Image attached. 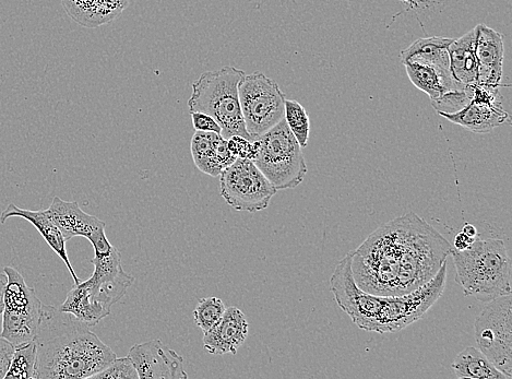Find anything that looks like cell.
I'll return each mask as SVG.
<instances>
[{"label": "cell", "instance_id": "27", "mask_svg": "<svg viewBox=\"0 0 512 379\" xmlns=\"http://www.w3.org/2000/svg\"><path fill=\"white\" fill-rule=\"evenodd\" d=\"M475 86H461L443 94L437 100L431 101L438 113H456L468 105L474 96Z\"/></svg>", "mask_w": 512, "mask_h": 379}, {"label": "cell", "instance_id": "25", "mask_svg": "<svg viewBox=\"0 0 512 379\" xmlns=\"http://www.w3.org/2000/svg\"><path fill=\"white\" fill-rule=\"evenodd\" d=\"M284 120L302 148L308 145L311 121L303 106L294 100H285Z\"/></svg>", "mask_w": 512, "mask_h": 379}, {"label": "cell", "instance_id": "13", "mask_svg": "<svg viewBox=\"0 0 512 379\" xmlns=\"http://www.w3.org/2000/svg\"><path fill=\"white\" fill-rule=\"evenodd\" d=\"M128 358L133 362L140 379L188 378L182 355L164 345L160 339L133 346Z\"/></svg>", "mask_w": 512, "mask_h": 379}, {"label": "cell", "instance_id": "3", "mask_svg": "<svg viewBox=\"0 0 512 379\" xmlns=\"http://www.w3.org/2000/svg\"><path fill=\"white\" fill-rule=\"evenodd\" d=\"M33 341L37 346L34 379L92 378L117 358L87 324L51 305H43Z\"/></svg>", "mask_w": 512, "mask_h": 379}, {"label": "cell", "instance_id": "14", "mask_svg": "<svg viewBox=\"0 0 512 379\" xmlns=\"http://www.w3.org/2000/svg\"><path fill=\"white\" fill-rule=\"evenodd\" d=\"M476 31V57L479 62L478 85L498 89L503 78L505 58L504 37L502 33L479 25Z\"/></svg>", "mask_w": 512, "mask_h": 379}, {"label": "cell", "instance_id": "8", "mask_svg": "<svg viewBox=\"0 0 512 379\" xmlns=\"http://www.w3.org/2000/svg\"><path fill=\"white\" fill-rule=\"evenodd\" d=\"M475 341L478 349L508 379L512 378V299L511 294L488 302L476 318Z\"/></svg>", "mask_w": 512, "mask_h": 379}, {"label": "cell", "instance_id": "30", "mask_svg": "<svg viewBox=\"0 0 512 379\" xmlns=\"http://www.w3.org/2000/svg\"><path fill=\"white\" fill-rule=\"evenodd\" d=\"M193 126L196 132L222 133V128L214 118L206 113L192 112Z\"/></svg>", "mask_w": 512, "mask_h": 379}, {"label": "cell", "instance_id": "7", "mask_svg": "<svg viewBox=\"0 0 512 379\" xmlns=\"http://www.w3.org/2000/svg\"><path fill=\"white\" fill-rule=\"evenodd\" d=\"M238 97L247 132L253 140L284 118L285 94L276 81L259 71L243 76L238 84Z\"/></svg>", "mask_w": 512, "mask_h": 379}, {"label": "cell", "instance_id": "23", "mask_svg": "<svg viewBox=\"0 0 512 379\" xmlns=\"http://www.w3.org/2000/svg\"><path fill=\"white\" fill-rule=\"evenodd\" d=\"M42 313H18L4 311L0 337L18 347L34 340L41 323Z\"/></svg>", "mask_w": 512, "mask_h": 379}, {"label": "cell", "instance_id": "17", "mask_svg": "<svg viewBox=\"0 0 512 379\" xmlns=\"http://www.w3.org/2000/svg\"><path fill=\"white\" fill-rule=\"evenodd\" d=\"M10 218H22L29 221L35 229H37L43 236V239L50 245L52 250L63 260L68 268L71 277H73L75 284L81 282L76 275V271L71 265L66 248V241L61 230L58 229L55 222L49 215L47 210H28L18 208L15 204H10L0 215V223L5 224Z\"/></svg>", "mask_w": 512, "mask_h": 379}, {"label": "cell", "instance_id": "12", "mask_svg": "<svg viewBox=\"0 0 512 379\" xmlns=\"http://www.w3.org/2000/svg\"><path fill=\"white\" fill-rule=\"evenodd\" d=\"M451 123L475 134L492 133L510 121V115L499 101L498 89L476 85L471 102L456 113H438Z\"/></svg>", "mask_w": 512, "mask_h": 379}, {"label": "cell", "instance_id": "6", "mask_svg": "<svg viewBox=\"0 0 512 379\" xmlns=\"http://www.w3.org/2000/svg\"><path fill=\"white\" fill-rule=\"evenodd\" d=\"M254 140L258 151L253 162L277 191L294 189L303 183L308 171L303 148L284 118Z\"/></svg>", "mask_w": 512, "mask_h": 379}, {"label": "cell", "instance_id": "22", "mask_svg": "<svg viewBox=\"0 0 512 379\" xmlns=\"http://www.w3.org/2000/svg\"><path fill=\"white\" fill-rule=\"evenodd\" d=\"M454 40L438 37L416 40L408 49L402 51L401 61H421L451 70L449 46Z\"/></svg>", "mask_w": 512, "mask_h": 379}, {"label": "cell", "instance_id": "20", "mask_svg": "<svg viewBox=\"0 0 512 379\" xmlns=\"http://www.w3.org/2000/svg\"><path fill=\"white\" fill-rule=\"evenodd\" d=\"M7 282L4 290V311L18 313H42L43 304L35 290L28 286L20 272L5 267Z\"/></svg>", "mask_w": 512, "mask_h": 379}, {"label": "cell", "instance_id": "28", "mask_svg": "<svg viewBox=\"0 0 512 379\" xmlns=\"http://www.w3.org/2000/svg\"><path fill=\"white\" fill-rule=\"evenodd\" d=\"M92 378L95 379H138V373L135 366L130 359L127 358H116L109 365L105 366L104 369L95 374Z\"/></svg>", "mask_w": 512, "mask_h": 379}, {"label": "cell", "instance_id": "32", "mask_svg": "<svg viewBox=\"0 0 512 379\" xmlns=\"http://www.w3.org/2000/svg\"><path fill=\"white\" fill-rule=\"evenodd\" d=\"M475 241V239L469 238L467 234L460 232L457 234L454 247L457 251H464Z\"/></svg>", "mask_w": 512, "mask_h": 379}, {"label": "cell", "instance_id": "33", "mask_svg": "<svg viewBox=\"0 0 512 379\" xmlns=\"http://www.w3.org/2000/svg\"><path fill=\"white\" fill-rule=\"evenodd\" d=\"M7 282V276L5 272H0V319L4 312V290Z\"/></svg>", "mask_w": 512, "mask_h": 379}, {"label": "cell", "instance_id": "24", "mask_svg": "<svg viewBox=\"0 0 512 379\" xmlns=\"http://www.w3.org/2000/svg\"><path fill=\"white\" fill-rule=\"evenodd\" d=\"M35 363H37V346H35V342L23 343V345L15 347L5 378H34Z\"/></svg>", "mask_w": 512, "mask_h": 379}, {"label": "cell", "instance_id": "18", "mask_svg": "<svg viewBox=\"0 0 512 379\" xmlns=\"http://www.w3.org/2000/svg\"><path fill=\"white\" fill-rule=\"evenodd\" d=\"M407 69L412 84L425 92L431 101L442 97L444 93L466 86L460 84L451 74V70L439 68L421 61L402 62Z\"/></svg>", "mask_w": 512, "mask_h": 379}, {"label": "cell", "instance_id": "31", "mask_svg": "<svg viewBox=\"0 0 512 379\" xmlns=\"http://www.w3.org/2000/svg\"><path fill=\"white\" fill-rule=\"evenodd\" d=\"M14 350V346L9 341L0 337V379H4L7 374Z\"/></svg>", "mask_w": 512, "mask_h": 379}, {"label": "cell", "instance_id": "21", "mask_svg": "<svg viewBox=\"0 0 512 379\" xmlns=\"http://www.w3.org/2000/svg\"><path fill=\"white\" fill-rule=\"evenodd\" d=\"M451 367L460 379H508L479 349L474 347L461 351Z\"/></svg>", "mask_w": 512, "mask_h": 379}, {"label": "cell", "instance_id": "5", "mask_svg": "<svg viewBox=\"0 0 512 379\" xmlns=\"http://www.w3.org/2000/svg\"><path fill=\"white\" fill-rule=\"evenodd\" d=\"M244 75L241 69L224 66L202 74L192 86L193 93L188 100L190 113L212 116L221 126L224 139L242 136L253 140L247 132L238 97V84Z\"/></svg>", "mask_w": 512, "mask_h": 379}, {"label": "cell", "instance_id": "11", "mask_svg": "<svg viewBox=\"0 0 512 379\" xmlns=\"http://www.w3.org/2000/svg\"><path fill=\"white\" fill-rule=\"evenodd\" d=\"M50 217L61 230L66 242L81 236L90 241L94 254L110 252L114 247L105 234L106 223L83 211L77 201L54 197L49 209Z\"/></svg>", "mask_w": 512, "mask_h": 379}, {"label": "cell", "instance_id": "29", "mask_svg": "<svg viewBox=\"0 0 512 379\" xmlns=\"http://www.w3.org/2000/svg\"><path fill=\"white\" fill-rule=\"evenodd\" d=\"M228 140V147L236 158L254 161L258 146L256 140H249L242 136H232Z\"/></svg>", "mask_w": 512, "mask_h": 379}, {"label": "cell", "instance_id": "16", "mask_svg": "<svg viewBox=\"0 0 512 379\" xmlns=\"http://www.w3.org/2000/svg\"><path fill=\"white\" fill-rule=\"evenodd\" d=\"M190 151L197 169L212 177H219L237 159L228 147V140L216 133L196 132Z\"/></svg>", "mask_w": 512, "mask_h": 379}, {"label": "cell", "instance_id": "2", "mask_svg": "<svg viewBox=\"0 0 512 379\" xmlns=\"http://www.w3.org/2000/svg\"><path fill=\"white\" fill-rule=\"evenodd\" d=\"M447 281V262L436 276L419 289L401 296H380L357 286L348 253L333 271L330 290L340 309L352 322L371 333H397L420 319L443 295Z\"/></svg>", "mask_w": 512, "mask_h": 379}, {"label": "cell", "instance_id": "1", "mask_svg": "<svg viewBox=\"0 0 512 379\" xmlns=\"http://www.w3.org/2000/svg\"><path fill=\"white\" fill-rule=\"evenodd\" d=\"M451 250L430 223L409 212L380 225L350 252L353 277L367 293L406 295L431 281Z\"/></svg>", "mask_w": 512, "mask_h": 379}, {"label": "cell", "instance_id": "15", "mask_svg": "<svg viewBox=\"0 0 512 379\" xmlns=\"http://www.w3.org/2000/svg\"><path fill=\"white\" fill-rule=\"evenodd\" d=\"M249 324L245 314L237 307L226 309L221 321L208 333L202 342L205 349L213 355H235L247 339Z\"/></svg>", "mask_w": 512, "mask_h": 379}, {"label": "cell", "instance_id": "19", "mask_svg": "<svg viewBox=\"0 0 512 379\" xmlns=\"http://www.w3.org/2000/svg\"><path fill=\"white\" fill-rule=\"evenodd\" d=\"M451 74L462 85L476 86L479 79V62L476 57L475 28L449 46Z\"/></svg>", "mask_w": 512, "mask_h": 379}, {"label": "cell", "instance_id": "9", "mask_svg": "<svg viewBox=\"0 0 512 379\" xmlns=\"http://www.w3.org/2000/svg\"><path fill=\"white\" fill-rule=\"evenodd\" d=\"M135 278L126 274L115 279H95L75 284L65 302L58 307L62 312L73 314L89 327L97 326L111 314L114 304L123 299L133 286Z\"/></svg>", "mask_w": 512, "mask_h": 379}, {"label": "cell", "instance_id": "4", "mask_svg": "<svg viewBox=\"0 0 512 379\" xmlns=\"http://www.w3.org/2000/svg\"><path fill=\"white\" fill-rule=\"evenodd\" d=\"M450 255L464 295L490 302L511 294V259L503 240L475 239L467 250L452 248Z\"/></svg>", "mask_w": 512, "mask_h": 379}, {"label": "cell", "instance_id": "10", "mask_svg": "<svg viewBox=\"0 0 512 379\" xmlns=\"http://www.w3.org/2000/svg\"><path fill=\"white\" fill-rule=\"evenodd\" d=\"M219 177L221 196L237 211H263L278 192L256 164L247 159L237 158Z\"/></svg>", "mask_w": 512, "mask_h": 379}, {"label": "cell", "instance_id": "34", "mask_svg": "<svg viewBox=\"0 0 512 379\" xmlns=\"http://www.w3.org/2000/svg\"><path fill=\"white\" fill-rule=\"evenodd\" d=\"M464 234H467L469 238L476 239V235H478V230L474 227L473 224L466 223L462 229Z\"/></svg>", "mask_w": 512, "mask_h": 379}, {"label": "cell", "instance_id": "26", "mask_svg": "<svg viewBox=\"0 0 512 379\" xmlns=\"http://www.w3.org/2000/svg\"><path fill=\"white\" fill-rule=\"evenodd\" d=\"M226 311L224 302L219 298L201 299L194 310L196 325L202 330V333H208L216 326Z\"/></svg>", "mask_w": 512, "mask_h": 379}]
</instances>
